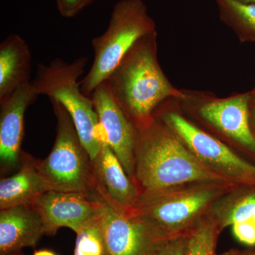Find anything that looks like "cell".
I'll list each match as a JSON object with an SVG mask.
<instances>
[{"label":"cell","mask_w":255,"mask_h":255,"mask_svg":"<svg viewBox=\"0 0 255 255\" xmlns=\"http://www.w3.org/2000/svg\"><path fill=\"white\" fill-rule=\"evenodd\" d=\"M136 131L135 176L139 192L190 183H217L243 188L204 164L159 119L154 118Z\"/></svg>","instance_id":"1"},{"label":"cell","mask_w":255,"mask_h":255,"mask_svg":"<svg viewBox=\"0 0 255 255\" xmlns=\"http://www.w3.org/2000/svg\"><path fill=\"white\" fill-rule=\"evenodd\" d=\"M106 81L135 128L153 120L154 111L162 101L181 95L159 66L156 31L140 38Z\"/></svg>","instance_id":"2"},{"label":"cell","mask_w":255,"mask_h":255,"mask_svg":"<svg viewBox=\"0 0 255 255\" xmlns=\"http://www.w3.org/2000/svg\"><path fill=\"white\" fill-rule=\"evenodd\" d=\"M239 189L217 183H190L142 191L132 210L172 238L185 234L221 198Z\"/></svg>","instance_id":"3"},{"label":"cell","mask_w":255,"mask_h":255,"mask_svg":"<svg viewBox=\"0 0 255 255\" xmlns=\"http://www.w3.org/2000/svg\"><path fill=\"white\" fill-rule=\"evenodd\" d=\"M155 31V23L142 0L118 1L105 33L92 40L94 60L88 73L80 81L82 93L90 97L132 47L142 37Z\"/></svg>","instance_id":"4"},{"label":"cell","mask_w":255,"mask_h":255,"mask_svg":"<svg viewBox=\"0 0 255 255\" xmlns=\"http://www.w3.org/2000/svg\"><path fill=\"white\" fill-rule=\"evenodd\" d=\"M87 58L80 57L71 63L56 58L49 65L39 63L31 83L38 95L48 96L59 102L73 119L82 145L92 162L101 145L96 140L98 116L91 97L82 93L79 78L85 71Z\"/></svg>","instance_id":"5"},{"label":"cell","mask_w":255,"mask_h":255,"mask_svg":"<svg viewBox=\"0 0 255 255\" xmlns=\"http://www.w3.org/2000/svg\"><path fill=\"white\" fill-rule=\"evenodd\" d=\"M50 101L57 118L56 137L49 155L36 162L37 167L51 190L90 195L97 186L93 163L70 114L59 102Z\"/></svg>","instance_id":"6"},{"label":"cell","mask_w":255,"mask_h":255,"mask_svg":"<svg viewBox=\"0 0 255 255\" xmlns=\"http://www.w3.org/2000/svg\"><path fill=\"white\" fill-rule=\"evenodd\" d=\"M103 205L101 223L109 255H157L169 237L132 209L114 205L97 189Z\"/></svg>","instance_id":"7"},{"label":"cell","mask_w":255,"mask_h":255,"mask_svg":"<svg viewBox=\"0 0 255 255\" xmlns=\"http://www.w3.org/2000/svg\"><path fill=\"white\" fill-rule=\"evenodd\" d=\"M162 122L204 164L246 189H255V165L241 158L218 139L176 113L164 114Z\"/></svg>","instance_id":"8"},{"label":"cell","mask_w":255,"mask_h":255,"mask_svg":"<svg viewBox=\"0 0 255 255\" xmlns=\"http://www.w3.org/2000/svg\"><path fill=\"white\" fill-rule=\"evenodd\" d=\"M31 205L41 215L48 236L55 235L61 228L77 233L103 211L102 202L95 196L53 190L42 194Z\"/></svg>","instance_id":"9"},{"label":"cell","mask_w":255,"mask_h":255,"mask_svg":"<svg viewBox=\"0 0 255 255\" xmlns=\"http://www.w3.org/2000/svg\"><path fill=\"white\" fill-rule=\"evenodd\" d=\"M90 97L99 123L105 129L108 145L135 184L136 128L114 98L106 80L94 90Z\"/></svg>","instance_id":"10"},{"label":"cell","mask_w":255,"mask_h":255,"mask_svg":"<svg viewBox=\"0 0 255 255\" xmlns=\"http://www.w3.org/2000/svg\"><path fill=\"white\" fill-rule=\"evenodd\" d=\"M38 96L30 82L18 87L0 102V161L4 169L14 168L18 164L25 113Z\"/></svg>","instance_id":"11"},{"label":"cell","mask_w":255,"mask_h":255,"mask_svg":"<svg viewBox=\"0 0 255 255\" xmlns=\"http://www.w3.org/2000/svg\"><path fill=\"white\" fill-rule=\"evenodd\" d=\"M250 92L213 101L201 107L203 119L255 155V135L250 124Z\"/></svg>","instance_id":"12"},{"label":"cell","mask_w":255,"mask_h":255,"mask_svg":"<svg viewBox=\"0 0 255 255\" xmlns=\"http://www.w3.org/2000/svg\"><path fill=\"white\" fill-rule=\"evenodd\" d=\"M45 234L41 215L33 206L0 209V255H14L35 247Z\"/></svg>","instance_id":"13"},{"label":"cell","mask_w":255,"mask_h":255,"mask_svg":"<svg viewBox=\"0 0 255 255\" xmlns=\"http://www.w3.org/2000/svg\"><path fill=\"white\" fill-rule=\"evenodd\" d=\"M92 163L97 190L114 205L132 209L140 192L110 146L101 145L98 155Z\"/></svg>","instance_id":"14"},{"label":"cell","mask_w":255,"mask_h":255,"mask_svg":"<svg viewBox=\"0 0 255 255\" xmlns=\"http://www.w3.org/2000/svg\"><path fill=\"white\" fill-rule=\"evenodd\" d=\"M31 54L27 43L10 34L0 44V102L30 80Z\"/></svg>","instance_id":"15"},{"label":"cell","mask_w":255,"mask_h":255,"mask_svg":"<svg viewBox=\"0 0 255 255\" xmlns=\"http://www.w3.org/2000/svg\"><path fill=\"white\" fill-rule=\"evenodd\" d=\"M50 190L36 162L25 161L16 173L0 180V209L31 205L42 194Z\"/></svg>","instance_id":"16"},{"label":"cell","mask_w":255,"mask_h":255,"mask_svg":"<svg viewBox=\"0 0 255 255\" xmlns=\"http://www.w3.org/2000/svg\"><path fill=\"white\" fill-rule=\"evenodd\" d=\"M220 229L251 221L255 214V189H237L223 196L213 206Z\"/></svg>","instance_id":"17"},{"label":"cell","mask_w":255,"mask_h":255,"mask_svg":"<svg viewBox=\"0 0 255 255\" xmlns=\"http://www.w3.org/2000/svg\"><path fill=\"white\" fill-rule=\"evenodd\" d=\"M221 232L212 207L184 234V255H216Z\"/></svg>","instance_id":"18"},{"label":"cell","mask_w":255,"mask_h":255,"mask_svg":"<svg viewBox=\"0 0 255 255\" xmlns=\"http://www.w3.org/2000/svg\"><path fill=\"white\" fill-rule=\"evenodd\" d=\"M220 13L243 42H255V5L236 0H217Z\"/></svg>","instance_id":"19"},{"label":"cell","mask_w":255,"mask_h":255,"mask_svg":"<svg viewBox=\"0 0 255 255\" xmlns=\"http://www.w3.org/2000/svg\"><path fill=\"white\" fill-rule=\"evenodd\" d=\"M101 218L102 215L87 223L76 233L73 255H109Z\"/></svg>","instance_id":"20"},{"label":"cell","mask_w":255,"mask_h":255,"mask_svg":"<svg viewBox=\"0 0 255 255\" xmlns=\"http://www.w3.org/2000/svg\"><path fill=\"white\" fill-rule=\"evenodd\" d=\"M232 227L233 235L238 241L246 246H255V224L253 221L236 223Z\"/></svg>","instance_id":"21"},{"label":"cell","mask_w":255,"mask_h":255,"mask_svg":"<svg viewBox=\"0 0 255 255\" xmlns=\"http://www.w3.org/2000/svg\"><path fill=\"white\" fill-rule=\"evenodd\" d=\"M57 7L61 16L71 18L91 4L95 0H55Z\"/></svg>","instance_id":"22"},{"label":"cell","mask_w":255,"mask_h":255,"mask_svg":"<svg viewBox=\"0 0 255 255\" xmlns=\"http://www.w3.org/2000/svg\"><path fill=\"white\" fill-rule=\"evenodd\" d=\"M184 235L169 238L157 255H184Z\"/></svg>","instance_id":"23"},{"label":"cell","mask_w":255,"mask_h":255,"mask_svg":"<svg viewBox=\"0 0 255 255\" xmlns=\"http://www.w3.org/2000/svg\"><path fill=\"white\" fill-rule=\"evenodd\" d=\"M33 255H58L55 252L50 251V250H40L34 252Z\"/></svg>","instance_id":"24"},{"label":"cell","mask_w":255,"mask_h":255,"mask_svg":"<svg viewBox=\"0 0 255 255\" xmlns=\"http://www.w3.org/2000/svg\"><path fill=\"white\" fill-rule=\"evenodd\" d=\"M250 92L251 95V107H255V85Z\"/></svg>","instance_id":"25"},{"label":"cell","mask_w":255,"mask_h":255,"mask_svg":"<svg viewBox=\"0 0 255 255\" xmlns=\"http://www.w3.org/2000/svg\"><path fill=\"white\" fill-rule=\"evenodd\" d=\"M220 255H241V251H238V250H231V251Z\"/></svg>","instance_id":"26"},{"label":"cell","mask_w":255,"mask_h":255,"mask_svg":"<svg viewBox=\"0 0 255 255\" xmlns=\"http://www.w3.org/2000/svg\"><path fill=\"white\" fill-rule=\"evenodd\" d=\"M236 1H240L244 4H250L255 5V0H236Z\"/></svg>","instance_id":"27"},{"label":"cell","mask_w":255,"mask_h":255,"mask_svg":"<svg viewBox=\"0 0 255 255\" xmlns=\"http://www.w3.org/2000/svg\"><path fill=\"white\" fill-rule=\"evenodd\" d=\"M241 255H255V250L254 251H241Z\"/></svg>","instance_id":"28"},{"label":"cell","mask_w":255,"mask_h":255,"mask_svg":"<svg viewBox=\"0 0 255 255\" xmlns=\"http://www.w3.org/2000/svg\"><path fill=\"white\" fill-rule=\"evenodd\" d=\"M252 110H253V118H254L255 124V107H251Z\"/></svg>","instance_id":"29"},{"label":"cell","mask_w":255,"mask_h":255,"mask_svg":"<svg viewBox=\"0 0 255 255\" xmlns=\"http://www.w3.org/2000/svg\"><path fill=\"white\" fill-rule=\"evenodd\" d=\"M251 221L255 224V214H254V216H253V219H251Z\"/></svg>","instance_id":"30"},{"label":"cell","mask_w":255,"mask_h":255,"mask_svg":"<svg viewBox=\"0 0 255 255\" xmlns=\"http://www.w3.org/2000/svg\"><path fill=\"white\" fill-rule=\"evenodd\" d=\"M14 255H21V254H20V253H17V254H15Z\"/></svg>","instance_id":"31"}]
</instances>
